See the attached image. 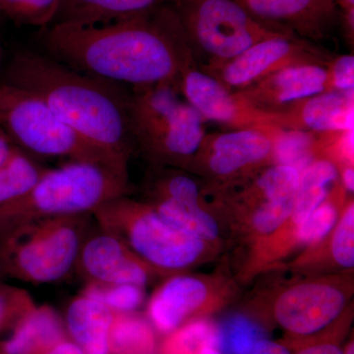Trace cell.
I'll use <instances>...</instances> for the list:
<instances>
[{"instance_id":"3957f363","label":"cell","mask_w":354,"mask_h":354,"mask_svg":"<svg viewBox=\"0 0 354 354\" xmlns=\"http://www.w3.org/2000/svg\"><path fill=\"white\" fill-rule=\"evenodd\" d=\"M131 192L127 171L68 160L46 169L31 189L0 214V230L30 220L93 215L104 203Z\"/></svg>"},{"instance_id":"e575fe53","label":"cell","mask_w":354,"mask_h":354,"mask_svg":"<svg viewBox=\"0 0 354 354\" xmlns=\"http://www.w3.org/2000/svg\"><path fill=\"white\" fill-rule=\"evenodd\" d=\"M252 354H291L290 351L283 346V344H278L268 339H260L256 344L253 349Z\"/></svg>"},{"instance_id":"74e56055","label":"cell","mask_w":354,"mask_h":354,"mask_svg":"<svg viewBox=\"0 0 354 354\" xmlns=\"http://www.w3.org/2000/svg\"><path fill=\"white\" fill-rule=\"evenodd\" d=\"M339 180L342 185L348 194L354 191V169L353 167H344L339 169Z\"/></svg>"},{"instance_id":"60d3db41","label":"cell","mask_w":354,"mask_h":354,"mask_svg":"<svg viewBox=\"0 0 354 354\" xmlns=\"http://www.w3.org/2000/svg\"><path fill=\"white\" fill-rule=\"evenodd\" d=\"M344 354H354L353 342H349L348 346H346V351H344Z\"/></svg>"},{"instance_id":"277c9868","label":"cell","mask_w":354,"mask_h":354,"mask_svg":"<svg viewBox=\"0 0 354 354\" xmlns=\"http://www.w3.org/2000/svg\"><path fill=\"white\" fill-rule=\"evenodd\" d=\"M93 215L37 218L0 230L4 277L32 285L58 283L76 271Z\"/></svg>"},{"instance_id":"d6986e66","label":"cell","mask_w":354,"mask_h":354,"mask_svg":"<svg viewBox=\"0 0 354 354\" xmlns=\"http://www.w3.org/2000/svg\"><path fill=\"white\" fill-rule=\"evenodd\" d=\"M67 339L64 319L50 305H37L0 341V354H39Z\"/></svg>"},{"instance_id":"44dd1931","label":"cell","mask_w":354,"mask_h":354,"mask_svg":"<svg viewBox=\"0 0 354 354\" xmlns=\"http://www.w3.org/2000/svg\"><path fill=\"white\" fill-rule=\"evenodd\" d=\"M165 1L167 0H62L53 24H109L147 12Z\"/></svg>"},{"instance_id":"8fae6325","label":"cell","mask_w":354,"mask_h":354,"mask_svg":"<svg viewBox=\"0 0 354 354\" xmlns=\"http://www.w3.org/2000/svg\"><path fill=\"white\" fill-rule=\"evenodd\" d=\"M351 291L335 279H309L295 283L277 295L272 314L290 334H315L334 323L346 309Z\"/></svg>"},{"instance_id":"836d02e7","label":"cell","mask_w":354,"mask_h":354,"mask_svg":"<svg viewBox=\"0 0 354 354\" xmlns=\"http://www.w3.org/2000/svg\"><path fill=\"white\" fill-rule=\"evenodd\" d=\"M330 91H354V57L353 55L334 57L327 65Z\"/></svg>"},{"instance_id":"9c48e42d","label":"cell","mask_w":354,"mask_h":354,"mask_svg":"<svg viewBox=\"0 0 354 354\" xmlns=\"http://www.w3.org/2000/svg\"><path fill=\"white\" fill-rule=\"evenodd\" d=\"M279 130L206 133L183 171L202 177L211 189H227L274 165V139Z\"/></svg>"},{"instance_id":"cb8c5ba5","label":"cell","mask_w":354,"mask_h":354,"mask_svg":"<svg viewBox=\"0 0 354 354\" xmlns=\"http://www.w3.org/2000/svg\"><path fill=\"white\" fill-rule=\"evenodd\" d=\"M153 326L135 312L114 313L109 335V354H156Z\"/></svg>"},{"instance_id":"4dcf8cb0","label":"cell","mask_w":354,"mask_h":354,"mask_svg":"<svg viewBox=\"0 0 354 354\" xmlns=\"http://www.w3.org/2000/svg\"><path fill=\"white\" fill-rule=\"evenodd\" d=\"M81 293L102 302L113 313L135 312L145 301V288L135 285L87 283Z\"/></svg>"},{"instance_id":"b9f144b4","label":"cell","mask_w":354,"mask_h":354,"mask_svg":"<svg viewBox=\"0 0 354 354\" xmlns=\"http://www.w3.org/2000/svg\"><path fill=\"white\" fill-rule=\"evenodd\" d=\"M4 279H6V277H4L3 271H2L1 265H0V281H3Z\"/></svg>"},{"instance_id":"7c38bea8","label":"cell","mask_w":354,"mask_h":354,"mask_svg":"<svg viewBox=\"0 0 354 354\" xmlns=\"http://www.w3.org/2000/svg\"><path fill=\"white\" fill-rule=\"evenodd\" d=\"M299 171L290 165H272L236 184L241 189L234 201L248 214L256 236H274L291 216Z\"/></svg>"},{"instance_id":"7bdbcfd3","label":"cell","mask_w":354,"mask_h":354,"mask_svg":"<svg viewBox=\"0 0 354 354\" xmlns=\"http://www.w3.org/2000/svg\"><path fill=\"white\" fill-rule=\"evenodd\" d=\"M167 1H172V2H174V1H177V0H167Z\"/></svg>"},{"instance_id":"f1b7e54d","label":"cell","mask_w":354,"mask_h":354,"mask_svg":"<svg viewBox=\"0 0 354 354\" xmlns=\"http://www.w3.org/2000/svg\"><path fill=\"white\" fill-rule=\"evenodd\" d=\"M258 326L245 316L228 318L218 327V348L223 354H252L256 344L262 339Z\"/></svg>"},{"instance_id":"83f0119b","label":"cell","mask_w":354,"mask_h":354,"mask_svg":"<svg viewBox=\"0 0 354 354\" xmlns=\"http://www.w3.org/2000/svg\"><path fill=\"white\" fill-rule=\"evenodd\" d=\"M315 160V133L279 130L274 139V164L290 165L300 172Z\"/></svg>"},{"instance_id":"4fadbf2b","label":"cell","mask_w":354,"mask_h":354,"mask_svg":"<svg viewBox=\"0 0 354 354\" xmlns=\"http://www.w3.org/2000/svg\"><path fill=\"white\" fill-rule=\"evenodd\" d=\"M179 92L205 121H213L232 130L278 129L269 113L253 108L237 94L209 75L192 60L183 69Z\"/></svg>"},{"instance_id":"ac0fdd59","label":"cell","mask_w":354,"mask_h":354,"mask_svg":"<svg viewBox=\"0 0 354 354\" xmlns=\"http://www.w3.org/2000/svg\"><path fill=\"white\" fill-rule=\"evenodd\" d=\"M354 91H328L269 113L281 130L328 132L353 129Z\"/></svg>"},{"instance_id":"5bb4252c","label":"cell","mask_w":354,"mask_h":354,"mask_svg":"<svg viewBox=\"0 0 354 354\" xmlns=\"http://www.w3.org/2000/svg\"><path fill=\"white\" fill-rule=\"evenodd\" d=\"M76 271L87 283L142 288L158 276L124 242L95 221L81 247Z\"/></svg>"},{"instance_id":"ee69618b","label":"cell","mask_w":354,"mask_h":354,"mask_svg":"<svg viewBox=\"0 0 354 354\" xmlns=\"http://www.w3.org/2000/svg\"><path fill=\"white\" fill-rule=\"evenodd\" d=\"M0 62H1V58H0Z\"/></svg>"},{"instance_id":"4316f807","label":"cell","mask_w":354,"mask_h":354,"mask_svg":"<svg viewBox=\"0 0 354 354\" xmlns=\"http://www.w3.org/2000/svg\"><path fill=\"white\" fill-rule=\"evenodd\" d=\"M162 354H198L207 346L218 348V326L208 320L191 321L169 334Z\"/></svg>"},{"instance_id":"d6a6232c","label":"cell","mask_w":354,"mask_h":354,"mask_svg":"<svg viewBox=\"0 0 354 354\" xmlns=\"http://www.w3.org/2000/svg\"><path fill=\"white\" fill-rule=\"evenodd\" d=\"M36 306L29 291L0 281V337L9 334L21 319Z\"/></svg>"},{"instance_id":"9a60e30c","label":"cell","mask_w":354,"mask_h":354,"mask_svg":"<svg viewBox=\"0 0 354 354\" xmlns=\"http://www.w3.org/2000/svg\"><path fill=\"white\" fill-rule=\"evenodd\" d=\"M247 12L272 31L319 44L341 25L334 0H236Z\"/></svg>"},{"instance_id":"603a6c76","label":"cell","mask_w":354,"mask_h":354,"mask_svg":"<svg viewBox=\"0 0 354 354\" xmlns=\"http://www.w3.org/2000/svg\"><path fill=\"white\" fill-rule=\"evenodd\" d=\"M144 202L148 203L171 225L207 243L216 241L220 236V227L216 218L204 208L202 203L186 204L169 199Z\"/></svg>"},{"instance_id":"1f68e13d","label":"cell","mask_w":354,"mask_h":354,"mask_svg":"<svg viewBox=\"0 0 354 354\" xmlns=\"http://www.w3.org/2000/svg\"><path fill=\"white\" fill-rule=\"evenodd\" d=\"M333 260L342 269L354 267V203L351 198L342 207L341 215L329 236Z\"/></svg>"},{"instance_id":"8d00e7d4","label":"cell","mask_w":354,"mask_h":354,"mask_svg":"<svg viewBox=\"0 0 354 354\" xmlns=\"http://www.w3.org/2000/svg\"><path fill=\"white\" fill-rule=\"evenodd\" d=\"M39 354H85V353L73 342L66 339Z\"/></svg>"},{"instance_id":"ffe728a7","label":"cell","mask_w":354,"mask_h":354,"mask_svg":"<svg viewBox=\"0 0 354 354\" xmlns=\"http://www.w3.org/2000/svg\"><path fill=\"white\" fill-rule=\"evenodd\" d=\"M113 312L94 298L80 295L67 306L64 326L70 341L85 354H109Z\"/></svg>"},{"instance_id":"d590c367","label":"cell","mask_w":354,"mask_h":354,"mask_svg":"<svg viewBox=\"0 0 354 354\" xmlns=\"http://www.w3.org/2000/svg\"><path fill=\"white\" fill-rule=\"evenodd\" d=\"M297 354H344V353L335 344L323 342V344H312L302 348Z\"/></svg>"},{"instance_id":"f546056e","label":"cell","mask_w":354,"mask_h":354,"mask_svg":"<svg viewBox=\"0 0 354 354\" xmlns=\"http://www.w3.org/2000/svg\"><path fill=\"white\" fill-rule=\"evenodd\" d=\"M62 0H0V12L19 24L48 28L57 19Z\"/></svg>"},{"instance_id":"8992f818","label":"cell","mask_w":354,"mask_h":354,"mask_svg":"<svg viewBox=\"0 0 354 354\" xmlns=\"http://www.w3.org/2000/svg\"><path fill=\"white\" fill-rule=\"evenodd\" d=\"M93 218L102 230L121 239L158 276L181 274L203 259L207 242L183 232L158 215L148 203L129 195L104 203Z\"/></svg>"},{"instance_id":"ab89813d","label":"cell","mask_w":354,"mask_h":354,"mask_svg":"<svg viewBox=\"0 0 354 354\" xmlns=\"http://www.w3.org/2000/svg\"><path fill=\"white\" fill-rule=\"evenodd\" d=\"M198 354H223L221 353L220 349L214 348V346H207V348H204L201 349Z\"/></svg>"},{"instance_id":"7a4b0ae2","label":"cell","mask_w":354,"mask_h":354,"mask_svg":"<svg viewBox=\"0 0 354 354\" xmlns=\"http://www.w3.org/2000/svg\"><path fill=\"white\" fill-rule=\"evenodd\" d=\"M7 85L36 95L93 145L129 162L136 145L128 118V92L120 84L22 51L7 69Z\"/></svg>"},{"instance_id":"e0dca14e","label":"cell","mask_w":354,"mask_h":354,"mask_svg":"<svg viewBox=\"0 0 354 354\" xmlns=\"http://www.w3.org/2000/svg\"><path fill=\"white\" fill-rule=\"evenodd\" d=\"M330 91L327 66L301 64L281 70L237 93L244 101L266 113Z\"/></svg>"},{"instance_id":"52a82bcc","label":"cell","mask_w":354,"mask_h":354,"mask_svg":"<svg viewBox=\"0 0 354 354\" xmlns=\"http://www.w3.org/2000/svg\"><path fill=\"white\" fill-rule=\"evenodd\" d=\"M0 125L32 157L101 162L128 171L127 164L90 143L38 97L7 84L0 85Z\"/></svg>"},{"instance_id":"d4e9b609","label":"cell","mask_w":354,"mask_h":354,"mask_svg":"<svg viewBox=\"0 0 354 354\" xmlns=\"http://www.w3.org/2000/svg\"><path fill=\"white\" fill-rule=\"evenodd\" d=\"M46 169L36 158L18 148L0 167V214L24 196Z\"/></svg>"},{"instance_id":"f35d334b","label":"cell","mask_w":354,"mask_h":354,"mask_svg":"<svg viewBox=\"0 0 354 354\" xmlns=\"http://www.w3.org/2000/svg\"><path fill=\"white\" fill-rule=\"evenodd\" d=\"M341 12L354 11V0H334Z\"/></svg>"},{"instance_id":"484cf974","label":"cell","mask_w":354,"mask_h":354,"mask_svg":"<svg viewBox=\"0 0 354 354\" xmlns=\"http://www.w3.org/2000/svg\"><path fill=\"white\" fill-rule=\"evenodd\" d=\"M346 194L348 193L339 180L327 199L290 232L291 243L313 248L325 241L339 220L342 207L346 204Z\"/></svg>"},{"instance_id":"7402d4cb","label":"cell","mask_w":354,"mask_h":354,"mask_svg":"<svg viewBox=\"0 0 354 354\" xmlns=\"http://www.w3.org/2000/svg\"><path fill=\"white\" fill-rule=\"evenodd\" d=\"M339 181V169L334 162L318 158L307 165L299 172L292 212L285 227L295 230L304 223L327 199Z\"/></svg>"},{"instance_id":"2e32d148","label":"cell","mask_w":354,"mask_h":354,"mask_svg":"<svg viewBox=\"0 0 354 354\" xmlns=\"http://www.w3.org/2000/svg\"><path fill=\"white\" fill-rule=\"evenodd\" d=\"M216 283L202 277L181 274L167 277L148 304V316L156 329L171 334L193 316L223 301Z\"/></svg>"},{"instance_id":"5b68a950","label":"cell","mask_w":354,"mask_h":354,"mask_svg":"<svg viewBox=\"0 0 354 354\" xmlns=\"http://www.w3.org/2000/svg\"><path fill=\"white\" fill-rule=\"evenodd\" d=\"M127 111L136 149L152 165L183 169L206 135V121L174 84L132 87Z\"/></svg>"},{"instance_id":"ba28073f","label":"cell","mask_w":354,"mask_h":354,"mask_svg":"<svg viewBox=\"0 0 354 354\" xmlns=\"http://www.w3.org/2000/svg\"><path fill=\"white\" fill-rule=\"evenodd\" d=\"M174 9L192 57L202 69L236 57L253 44L278 36L236 0H177Z\"/></svg>"},{"instance_id":"6da1fadb","label":"cell","mask_w":354,"mask_h":354,"mask_svg":"<svg viewBox=\"0 0 354 354\" xmlns=\"http://www.w3.org/2000/svg\"><path fill=\"white\" fill-rule=\"evenodd\" d=\"M43 39L58 62L132 87L178 86L181 71L195 60L176 12L162 4L109 24H53Z\"/></svg>"},{"instance_id":"30bf717a","label":"cell","mask_w":354,"mask_h":354,"mask_svg":"<svg viewBox=\"0 0 354 354\" xmlns=\"http://www.w3.org/2000/svg\"><path fill=\"white\" fill-rule=\"evenodd\" d=\"M333 57L319 44L290 35H278L253 44L225 64L203 70L232 92H239L295 65L327 66Z\"/></svg>"}]
</instances>
